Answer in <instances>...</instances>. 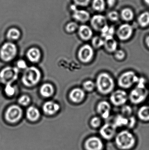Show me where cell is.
Wrapping results in <instances>:
<instances>
[{
	"mask_svg": "<svg viewBox=\"0 0 149 150\" xmlns=\"http://www.w3.org/2000/svg\"><path fill=\"white\" fill-rule=\"evenodd\" d=\"M136 122V119L134 116H130V117H128V122L127 127L130 128H132L135 126Z\"/></svg>",
	"mask_w": 149,
	"mask_h": 150,
	"instance_id": "f35d334b",
	"label": "cell"
},
{
	"mask_svg": "<svg viewBox=\"0 0 149 150\" xmlns=\"http://www.w3.org/2000/svg\"><path fill=\"white\" fill-rule=\"evenodd\" d=\"M22 115V108L16 105L10 106L6 111L5 119L8 122L15 123L20 120Z\"/></svg>",
	"mask_w": 149,
	"mask_h": 150,
	"instance_id": "9c48e42d",
	"label": "cell"
},
{
	"mask_svg": "<svg viewBox=\"0 0 149 150\" xmlns=\"http://www.w3.org/2000/svg\"><path fill=\"white\" fill-rule=\"evenodd\" d=\"M73 17L76 20L80 22H85L89 19L90 15L87 11L81 10H75Z\"/></svg>",
	"mask_w": 149,
	"mask_h": 150,
	"instance_id": "cb8c5ba5",
	"label": "cell"
},
{
	"mask_svg": "<svg viewBox=\"0 0 149 150\" xmlns=\"http://www.w3.org/2000/svg\"><path fill=\"white\" fill-rule=\"evenodd\" d=\"M19 70L15 67H7L0 72V81L5 84H11L18 77Z\"/></svg>",
	"mask_w": 149,
	"mask_h": 150,
	"instance_id": "8992f818",
	"label": "cell"
},
{
	"mask_svg": "<svg viewBox=\"0 0 149 150\" xmlns=\"http://www.w3.org/2000/svg\"><path fill=\"white\" fill-rule=\"evenodd\" d=\"M77 4L81 6H85L89 3L90 0H74Z\"/></svg>",
	"mask_w": 149,
	"mask_h": 150,
	"instance_id": "b9f144b4",
	"label": "cell"
},
{
	"mask_svg": "<svg viewBox=\"0 0 149 150\" xmlns=\"http://www.w3.org/2000/svg\"><path fill=\"white\" fill-rule=\"evenodd\" d=\"M20 36V31L15 28L10 29L7 33V37L8 38L11 40H16L18 39Z\"/></svg>",
	"mask_w": 149,
	"mask_h": 150,
	"instance_id": "4316f807",
	"label": "cell"
},
{
	"mask_svg": "<svg viewBox=\"0 0 149 150\" xmlns=\"http://www.w3.org/2000/svg\"><path fill=\"white\" fill-rule=\"evenodd\" d=\"M137 116L139 119L143 122L149 121V105L141 107L137 112Z\"/></svg>",
	"mask_w": 149,
	"mask_h": 150,
	"instance_id": "603a6c76",
	"label": "cell"
},
{
	"mask_svg": "<svg viewBox=\"0 0 149 150\" xmlns=\"http://www.w3.org/2000/svg\"><path fill=\"white\" fill-rule=\"evenodd\" d=\"M40 92L42 96L48 98L51 96L54 93V87L51 84L46 83L41 86Z\"/></svg>",
	"mask_w": 149,
	"mask_h": 150,
	"instance_id": "7402d4cb",
	"label": "cell"
},
{
	"mask_svg": "<svg viewBox=\"0 0 149 150\" xmlns=\"http://www.w3.org/2000/svg\"><path fill=\"white\" fill-rule=\"evenodd\" d=\"M85 147L86 150H102L104 145L99 138L92 137L85 141Z\"/></svg>",
	"mask_w": 149,
	"mask_h": 150,
	"instance_id": "8fae6325",
	"label": "cell"
},
{
	"mask_svg": "<svg viewBox=\"0 0 149 150\" xmlns=\"http://www.w3.org/2000/svg\"><path fill=\"white\" fill-rule=\"evenodd\" d=\"M149 91L146 86L136 85L128 95V98L132 104L139 105L144 102L148 98Z\"/></svg>",
	"mask_w": 149,
	"mask_h": 150,
	"instance_id": "277c9868",
	"label": "cell"
},
{
	"mask_svg": "<svg viewBox=\"0 0 149 150\" xmlns=\"http://www.w3.org/2000/svg\"><path fill=\"white\" fill-rule=\"evenodd\" d=\"M133 31V28L130 25L124 24L119 27L117 30V36L121 40L126 41L131 38Z\"/></svg>",
	"mask_w": 149,
	"mask_h": 150,
	"instance_id": "4fadbf2b",
	"label": "cell"
},
{
	"mask_svg": "<svg viewBox=\"0 0 149 150\" xmlns=\"http://www.w3.org/2000/svg\"><path fill=\"white\" fill-rule=\"evenodd\" d=\"M101 32V36L103 38L113 37L115 33L114 28L113 27H108V25H107Z\"/></svg>",
	"mask_w": 149,
	"mask_h": 150,
	"instance_id": "f1b7e54d",
	"label": "cell"
},
{
	"mask_svg": "<svg viewBox=\"0 0 149 150\" xmlns=\"http://www.w3.org/2000/svg\"><path fill=\"white\" fill-rule=\"evenodd\" d=\"M16 46L11 42L4 43L0 50L1 58L5 62L10 61L13 59L16 55Z\"/></svg>",
	"mask_w": 149,
	"mask_h": 150,
	"instance_id": "ba28073f",
	"label": "cell"
},
{
	"mask_svg": "<svg viewBox=\"0 0 149 150\" xmlns=\"http://www.w3.org/2000/svg\"><path fill=\"white\" fill-rule=\"evenodd\" d=\"M128 118L123 116L122 114H118L115 118L113 124L116 127H122L127 126Z\"/></svg>",
	"mask_w": 149,
	"mask_h": 150,
	"instance_id": "d4e9b609",
	"label": "cell"
},
{
	"mask_svg": "<svg viewBox=\"0 0 149 150\" xmlns=\"http://www.w3.org/2000/svg\"><path fill=\"white\" fill-rule=\"evenodd\" d=\"M140 25L143 27L147 26L149 24V13L145 12L143 13L138 18Z\"/></svg>",
	"mask_w": 149,
	"mask_h": 150,
	"instance_id": "484cf974",
	"label": "cell"
},
{
	"mask_svg": "<svg viewBox=\"0 0 149 150\" xmlns=\"http://www.w3.org/2000/svg\"><path fill=\"white\" fill-rule=\"evenodd\" d=\"M43 110L46 114L52 115L59 110V105L53 101H49L45 102L43 106Z\"/></svg>",
	"mask_w": 149,
	"mask_h": 150,
	"instance_id": "e0dca14e",
	"label": "cell"
},
{
	"mask_svg": "<svg viewBox=\"0 0 149 150\" xmlns=\"http://www.w3.org/2000/svg\"><path fill=\"white\" fill-rule=\"evenodd\" d=\"M78 28V25L74 22L69 23L66 26V30L69 32H73Z\"/></svg>",
	"mask_w": 149,
	"mask_h": 150,
	"instance_id": "74e56055",
	"label": "cell"
},
{
	"mask_svg": "<svg viewBox=\"0 0 149 150\" xmlns=\"http://www.w3.org/2000/svg\"><path fill=\"white\" fill-rule=\"evenodd\" d=\"M96 87L98 92L102 95L112 93L115 87L114 79L111 75L106 72L100 73L96 78Z\"/></svg>",
	"mask_w": 149,
	"mask_h": 150,
	"instance_id": "6da1fadb",
	"label": "cell"
},
{
	"mask_svg": "<svg viewBox=\"0 0 149 150\" xmlns=\"http://www.w3.org/2000/svg\"><path fill=\"white\" fill-rule=\"evenodd\" d=\"M79 34L82 39L87 40L92 38L93 32L92 29L89 26L86 25H82L80 27Z\"/></svg>",
	"mask_w": 149,
	"mask_h": 150,
	"instance_id": "ffe728a7",
	"label": "cell"
},
{
	"mask_svg": "<svg viewBox=\"0 0 149 150\" xmlns=\"http://www.w3.org/2000/svg\"><path fill=\"white\" fill-rule=\"evenodd\" d=\"M96 110L101 118L108 119L111 113V105L108 101L101 100L97 105Z\"/></svg>",
	"mask_w": 149,
	"mask_h": 150,
	"instance_id": "5bb4252c",
	"label": "cell"
},
{
	"mask_svg": "<svg viewBox=\"0 0 149 150\" xmlns=\"http://www.w3.org/2000/svg\"><path fill=\"white\" fill-rule=\"evenodd\" d=\"M26 115L29 120L35 122L39 119L40 114L39 110L37 108L35 107L31 106L27 109Z\"/></svg>",
	"mask_w": 149,
	"mask_h": 150,
	"instance_id": "44dd1931",
	"label": "cell"
},
{
	"mask_svg": "<svg viewBox=\"0 0 149 150\" xmlns=\"http://www.w3.org/2000/svg\"><path fill=\"white\" fill-rule=\"evenodd\" d=\"M139 77L135 72L128 71L122 74L118 79V84L121 88L124 89L131 88L139 81Z\"/></svg>",
	"mask_w": 149,
	"mask_h": 150,
	"instance_id": "5b68a950",
	"label": "cell"
},
{
	"mask_svg": "<svg viewBox=\"0 0 149 150\" xmlns=\"http://www.w3.org/2000/svg\"><path fill=\"white\" fill-rule=\"evenodd\" d=\"M144 1H145V2H146L147 4L149 5V0H144Z\"/></svg>",
	"mask_w": 149,
	"mask_h": 150,
	"instance_id": "f6af8a7d",
	"label": "cell"
},
{
	"mask_svg": "<svg viewBox=\"0 0 149 150\" xmlns=\"http://www.w3.org/2000/svg\"><path fill=\"white\" fill-rule=\"evenodd\" d=\"M18 102L22 105H27L30 102V98L27 95H23L19 98Z\"/></svg>",
	"mask_w": 149,
	"mask_h": 150,
	"instance_id": "d590c367",
	"label": "cell"
},
{
	"mask_svg": "<svg viewBox=\"0 0 149 150\" xmlns=\"http://www.w3.org/2000/svg\"><path fill=\"white\" fill-rule=\"evenodd\" d=\"M108 17L111 20L113 21H116L119 18V14L116 11H111L108 13Z\"/></svg>",
	"mask_w": 149,
	"mask_h": 150,
	"instance_id": "ab89813d",
	"label": "cell"
},
{
	"mask_svg": "<svg viewBox=\"0 0 149 150\" xmlns=\"http://www.w3.org/2000/svg\"><path fill=\"white\" fill-rule=\"evenodd\" d=\"M90 123L92 127L94 128L99 127L101 125V118L98 116L93 117L91 120Z\"/></svg>",
	"mask_w": 149,
	"mask_h": 150,
	"instance_id": "836d02e7",
	"label": "cell"
},
{
	"mask_svg": "<svg viewBox=\"0 0 149 150\" xmlns=\"http://www.w3.org/2000/svg\"><path fill=\"white\" fill-rule=\"evenodd\" d=\"M114 56L115 59L118 60H122L126 58V52L121 49L117 50L114 52Z\"/></svg>",
	"mask_w": 149,
	"mask_h": 150,
	"instance_id": "e575fe53",
	"label": "cell"
},
{
	"mask_svg": "<svg viewBox=\"0 0 149 150\" xmlns=\"http://www.w3.org/2000/svg\"><path fill=\"white\" fill-rule=\"evenodd\" d=\"M134 13L130 9H124L122 11V16L124 20L126 21H129L132 20L134 17Z\"/></svg>",
	"mask_w": 149,
	"mask_h": 150,
	"instance_id": "4dcf8cb0",
	"label": "cell"
},
{
	"mask_svg": "<svg viewBox=\"0 0 149 150\" xmlns=\"http://www.w3.org/2000/svg\"><path fill=\"white\" fill-rule=\"evenodd\" d=\"M92 5L94 8L98 11H102L105 9L104 0H94Z\"/></svg>",
	"mask_w": 149,
	"mask_h": 150,
	"instance_id": "1f68e13d",
	"label": "cell"
},
{
	"mask_svg": "<svg viewBox=\"0 0 149 150\" xmlns=\"http://www.w3.org/2000/svg\"><path fill=\"white\" fill-rule=\"evenodd\" d=\"M115 0H107V3L109 6H113L115 3Z\"/></svg>",
	"mask_w": 149,
	"mask_h": 150,
	"instance_id": "7bdbcfd3",
	"label": "cell"
},
{
	"mask_svg": "<svg viewBox=\"0 0 149 150\" xmlns=\"http://www.w3.org/2000/svg\"><path fill=\"white\" fill-rule=\"evenodd\" d=\"M27 56L31 62H38L41 57V53L39 49L36 47H32L28 50Z\"/></svg>",
	"mask_w": 149,
	"mask_h": 150,
	"instance_id": "d6986e66",
	"label": "cell"
},
{
	"mask_svg": "<svg viewBox=\"0 0 149 150\" xmlns=\"http://www.w3.org/2000/svg\"><path fill=\"white\" fill-rule=\"evenodd\" d=\"M92 43L94 48L98 49L104 46V39L101 37L96 36L92 39Z\"/></svg>",
	"mask_w": 149,
	"mask_h": 150,
	"instance_id": "83f0119b",
	"label": "cell"
},
{
	"mask_svg": "<svg viewBox=\"0 0 149 150\" xmlns=\"http://www.w3.org/2000/svg\"><path fill=\"white\" fill-rule=\"evenodd\" d=\"M94 55L93 48L89 45L81 47L78 52V58L84 63H88L92 59Z\"/></svg>",
	"mask_w": 149,
	"mask_h": 150,
	"instance_id": "30bf717a",
	"label": "cell"
},
{
	"mask_svg": "<svg viewBox=\"0 0 149 150\" xmlns=\"http://www.w3.org/2000/svg\"><path fill=\"white\" fill-rule=\"evenodd\" d=\"M128 94L123 89L113 91L110 97L111 103L115 106H122L128 100Z\"/></svg>",
	"mask_w": 149,
	"mask_h": 150,
	"instance_id": "52a82bcc",
	"label": "cell"
},
{
	"mask_svg": "<svg viewBox=\"0 0 149 150\" xmlns=\"http://www.w3.org/2000/svg\"><path fill=\"white\" fill-rule=\"evenodd\" d=\"M133 113V109L130 105H125L122 106L121 109V114L125 117H130Z\"/></svg>",
	"mask_w": 149,
	"mask_h": 150,
	"instance_id": "f546056e",
	"label": "cell"
},
{
	"mask_svg": "<svg viewBox=\"0 0 149 150\" xmlns=\"http://www.w3.org/2000/svg\"><path fill=\"white\" fill-rule=\"evenodd\" d=\"M104 47L109 53H114L117 50L118 43L113 37H109L104 39Z\"/></svg>",
	"mask_w": 149,
	"mask_h": 150,
	"instance_id": "2e32d148",
	"label": "cell"
},
{
	"mask_svg": "<svg viewBox=\"0 0 149 150\" xmlns=\"http://www.w3.org/2000/svg\"><path fill=\"white\" fill-rule=\"evenodd\" d=\"M41 78V73L38 69L35 67H30L25 69L22 80L23 83L27 86L31 87L38 83Z\"/></svg>",
	"mask_w": 149,
	"mask_h": 150,
	"instance_id": "3957f363",
	"label": "cell"
},
{
	"mask_svg": "<svg viewBox=\"0 0 149 150\" xmlns=\"http://www.w3.org/2000/svg\"><path fill=\"white\" fill-rule=\"evenodd\" d=\"M85 96V91L80 88L73 89L70 93L71 100L75 103H79L83 100Z\"/></svg>",
	"mask_w": 149,
	"mask_h": 150,
	"instance_id": "ac0fdd59",
	"label": "cell"
},
{
	"mask_svg": "<svg viewBox=\"0 0 149 150\" xmlns=\"http://www.w3.org/2000/svg\"><path fill=\"white\" fill-rule=\"evenodd\" d=\"M145 43H146V45L149 48V36L146 38L145 39Z\"/></svg>",
	"mask_w": 149,
	"mask_h": 150,
	"instance_id": "ee69618b",
	"label": "cell"
},
{
	"mask_svg": "<svg viewBox=\"0 0 149 150\" xmlns=\"http://www.w3.org/2000/svg\"><path fill=\"white\" fill-rule=\"evenodd\" d=\"M17 66L18 68L21 69H26L27 68L26 62L23 60H20L17 62Z\"/></svg>",
	"mask_w": 149,
	"mask_h": 150,
	"instance_id": "60d3db41",
	"label": "cell"
},
{
	"mask_svg": "<svg viewBox=\"0 0 149 150\" xmlns=\"http://www.w3.org/2000/svg\"><path fill=\"white\" fill-rule=\"evenodd\" d=\"M91 24L96 30L101 32L107 26L106 19L101 15H96L92 18Z\"/></svg>",
	"mask_w": 149,
	"mask_h": 150,
	"instance_id": "9a60e30c",
	"label": "cell"
},
{
	"mask_svg": "<svg viewBox=\"0 0 149 150\" xmlns=\"http://www.w3.org/2000/svg\"><path fill=\"white\" fill-rule=\"evenodd\" d=\"M4 91L6 94L8 96H13L15 91V88L10 84L6 85Z\"/></svg>",
	"mask_w": 149,
	"mask_h": 150,
	"instance_id": "8d00e7d4",
	"label": "cell"
},
{
	"mask_svg": "<svg viewBox=\"0 0 149 150\" xmlns=\"http://www.w3.org/2000/svg\"><path fill=\"white\" fill-rule=\"evenodd\" d=\"M115 142L119 149L122 150H129L135 145L136 139L131 132L128 130H123L115 137Z\"/></svg>",
	"mask_w": 149,
	"mask_h": 150,
	"instance_id": "7a4b0ae2",
	"label": "cell"
},
{
	"mask_svg": "<svg viewBox=\"0 0 149 150\" xmlns=\"http://www.w3.org/2000/svg\"><path fill=\"white\" fill-rule=\"evenodd\" d=\"M116 128L113 123H106L101 127L100 133L103 138L106 140H110L115 135Z\"/></svg>",
	"mask_w": 149,
	"mask_h": 150,
	"instance_id": "7c38bea8",
	"label": "cell"
},
{
	"mask_svg": "<svg viewBox=\"0 0 149 150\" xmlns=\"http://www.w3.org/2000/svg\"><path fill=\"white\" fill-rule=\"evenodd\" d=\"M83 87L86 91H92L96 87L95 83L92 80H87L83 83Z\"/></svg>",
	"mask_w": 149,
	"mask_h": 150,
	"instance_id": "d6a6232c",
	"label": "cell"
}]
</instances>
